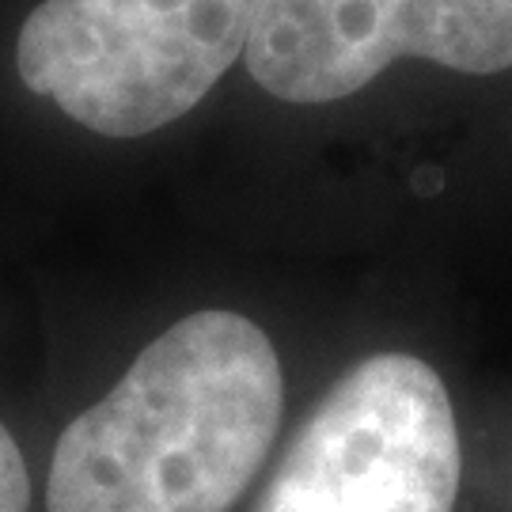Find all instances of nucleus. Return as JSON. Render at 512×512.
Wrapping results in <instances>:
<instances>
[{
  "instance_id": "obj_2",
  "label": "nucleus",
  "mask_w": 512,
  "mask_h": 512,
  "mask_svg": "<svg viewBox=\"0 0 512 512\" xmlns=\"http://www.w3.org/2000/svg\"><path fill=\"white\" fill-rule=\"evenodd\" d=\"M266 0H42L16 42L35 95L103 137L183 118L239 57Z\"/></svg>"
},
{
  "instance_id": "obj_3",
  "label": "nucleus",
  "mask_w": 512,
  "mask_h": 512,
  "mask_svg": "<svg viewBox=\"0 0 512 512\" xmlns=\"http://www.w3.org/2000/svg\"><path fill=\"white\" fill-rule=\"evenodd\" d=\"M459 471L448 387L410 353H376L330 387L255 512H452Z\"/></svg>"
},
{
  "instance_id": "obj_5",
  "label": "nucleus",
  "mask_w": 512,
  "mask_h": 512,
  "mask_svg": "<svg viewBox=\"0 0 512 512\" xmlns=\"http://www.w3.org/2000/svg\"><path fill=\"white\" fill-rule=\"evenodd\" d=\"M31 509V478L12 433L0 425V512Z\"/></svg>"
},
{
  "instance_id": "obj_4",
  "label": "nucleus",
  "mask_w": 512,
  "mask_h": 512,
  "mask_svg": "<svg viewBox=\"0 0 512 512\" xmlns=\"http://www.w3.org/2000/svg\"><path fill=\"white\" fill-rule=\"evenodd\" d=\"M395 57L471 76L512 69V0H266L243 61L285 103H330Z\"/></svg>"
},
{
  "instance_id": "obj_1",
  "label": "nucleus",
  "mask_w": 512,
  "mask_h": 512,
  "mask_svg": "<svg viewBox=\"0 0 512 512\" xmlns=\"http://www.w3.org/2000/svg\"><path fill=\"white\" fill-rule=\"evenodd\" d=\"M266 330L224 308L164 330L61 433L46 512H228L281 421Z\"/></svg>"
}]
</instances>
